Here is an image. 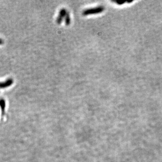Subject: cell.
Listing matches in <instances>:
<instances>
[{
    "label": "cell",
    "mask_w": 162,
    "mask_h": 162,
    "mask_svg": "<svg viewBox=\"0 0 162 162\" xmlns=\"http://www.w3.org/2000/svg\"><path fill=\"white\" fill-rule=\"evenodd\" d=\"M13 83V80L12 79H8L4 82H0V88L8 87L11 86Z\"/></svg>",
    "instance_id": "1"
},
{
    "label": "cell",
    "mask_w": 162,
    "mask_h": 162,
    "mask_svg": "<svg viewBox=\"0 0 162 162\" xmlns=\"http://www.w3.org/2000/svg\"><path fill=\"white\" fill-rule=\"evenodd\" d=\"M0 106L1 108V110L2 111V113L4 112L5 111V106H6V103L4 100L3 99H1L0 100Z\"/></svg>",
    "instance_id": "2"
},
{
    "label": "cell",
    "mask_w": 162,
    "mask_h": 162,
    "mask_svg": "<svg viewBox=\"0 0 162 162\" xmlns=\"http://www.w3.org/2000/svg\"><path fill=\"white\" fill-rule=\"evenodd\" d=\"M4 43V41L2 39L0 38V45H2Z\"/></svg>",
    "instance_id": "3"
}]
</instances>
